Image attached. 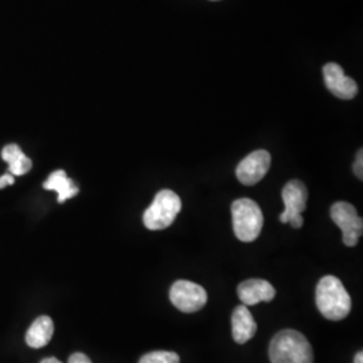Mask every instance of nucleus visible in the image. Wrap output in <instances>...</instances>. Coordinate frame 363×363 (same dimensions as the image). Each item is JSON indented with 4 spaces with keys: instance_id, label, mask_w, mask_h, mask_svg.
<instances>
[{
    "instance_id": "13",
    "label": "nucleus",
    "mask_w": 363,
    "mask_h": 363,
    "mask_svg": "<svg viewBox=\"0 0 363 363\" xmlns=\"http://www.w3.org/2000/svg\"><path fill=\"white\" fill-rule=\"evenodd\" d=\"M46 190H52L58 193V202L64 203L67 199L78 194V187L70 178H67L64 169H58L50 174L49 179L43 183Z\"/></svg>"
},
{
    "instance_id": "1",
    "label": "nucleus",
    "mask_w": 363,
    "mask_h": 363,
    "mask_svg": "<svg viewBox=\"0 0 363 363\" xmlns=\"http://www.w3.org/2000/svg\"><path fill=\"white\" fill-rule=\"evenodd\" d=\"M316 306L325 319L339 322L351 311V298L335 276H325L316 286Z\"/></svg>"
},
{
    "instance_id": "8",
    "label": "nucleus",
    "mask_w": 363,
    "mask_h": 363,
    "mask_svg": "<svg viewBox=\"0 0 363 363\" xmlns=\"http://www.w3.org/2000/svg\"><path fill=\"white\" fill-rule=\"evenodd\" d=\"M271 154L265 150L255 151L237 166L235 175L237 179L245 186H253L259 183L269 171L271 167Z\"/></svg>"
},
{
    "instance_id": "12",
    "label": "nucleus",
    "mask_w": 363,
    "mask_h": 363,
    "mask_svg": "<svg viewBox=\"0 0 363 363\" xmlns=\"http://www.w3.org/2000/svg\"><path fill=\"white\" fill-rule=\"evenodd\" d=\"M52 334L54 325L52 319L49 316H39L27 331V345L33 349L45 347L52 340Z\"/></svg>"
},
{
    "instance_id": "5",
    "label": "nucleus",
    "mask_w": 363,
    "mask_h": 363,
    "mask_svg": "<svg viewBox=\"0 0 363 363\" xmlns=\"http://www.w3.org/2000/svg\"><path fill=\"white\" fill-rule=\"evenodd\" d=\"M281 196L284 201V211L280 214V222L291 223L294 229H300L304 223L301 213L307 208L308 191L303 182L294 179L284 186Z\"/></svg>"
},
{
    "instance_id": "18",
    "label": "nucleus",
    "mask_w": 363,
    "mask_h": 363,
    "mask_svg": "<svg viewBox=\"0 0 363 363\" xmlns=\"http://www.w3.org/2000/svg\"><path fill=\"white\" fill-rule=\"evenodd\" d=\"M13 175L11 174H6V175H3V177H0V189H4L6 186H11L13 184Z\"/></svg>"
},
{
    "instance_id": "21",
    "label": "nucleus",
    "mask_w": 363,
    "mask_h": 363,
    "mask_svg": "<svg viewBox=\"0 0 363 363\" xmlns=\"http://www.w3.org/2000/svg\"><path fill=\"white\" fill-rule=\"evenodd\" d=\"M211 1H218V0H211Z\"/></svg>"
},
{
    "instance_id": "2",
    "label": "nucleus",
    "mask_w": 363,
    "mask_h": 363,
    "mask_svg": "<svg viewBox=\"0 0 363 363\" xmlns=\"http://www.w3.org/2000/svg\"><path fill=\"white\" fill-rule=\"evenodd\" d=\"M269 359L272 363H313V350L301 333L283 330L271 340Z\"/></svg>"
},
{
    "instance_id": "4",
    "label": "nucleus",
    "mask_w": 363,
    "mask_h": 363,
    "mask_svg": "<svg viewBox=\"0 0 363 363\" xmlns=\"http://www.w3.org/2000/svg\"><path fill=\"white\" fill-rule=\"evenodd\" d=\"M182 208L179 195L171 190L156 194L151 206L144 211V226L150 230H163L174 223Z\"/></svg>"
},
{
    "instance_id": "7",
    "label": "nucleus",
    "mask_w": 363,
    "mask_h": 363,
    "mask_svg": "<svg viewBox=\"0 0 363 363\" xmlns=\"http://www.w3.org/2000/svg\"><path fill=\"white\" fill-rule=\"evenodd\" d=\"M331 218L343 233V244L355 247L363 232V220L349 202H337L331 208Z\"/></svg>"
},
{
    "instance_id": "15",
    "label": "nucleus",
    "mask_w": 363,
    "mask_h": 363,
    "mask_svg": "<svg viewBox=\"0 0 363 363\" xmlns=\"http://www.w3.org/2000/svg\"><path fill=\"white\" fill-rule=\"evenodd\" d=\"M181 358L172 351H151L140 358L139 363H179Z\"/></svg>"
},
{
    "instance_id": "6",
    "label": "nucleus",
    "mask_w": 363,
    "mask_h": 363,
    "mask_svg": "<svg viewBox=\"0 0 363 363\" xmlns=\"http://www.w3.org/2000/svg\"><path fill=\"white\" fill-rule=\"evenodd\" d=\"M169 300L179 311L193 313L206 306L208 292L193 281L178 280L169 289Z\"/></svg>"
},
{
    "instance_id": "3",
    "label": "nucleus",
    "mask_w": 363,
    "mask_h": 363,
    "mask_svg": "<svg viewBox=\"0 0 363 363\" xmlns=\"http://www.w3.org/2000/svg\"><path fill=\"white\" fill-rule=\"evenodd\" d=\"M232 217L234 234L240 241L253 242L257 240L264 225V216L259 205L253 199L241 198L234 201Z\"/></svg>"
},
{
    "instance_id": "19",
    "label": "nucleus",
    "mask_w": 363,
    "mask_h": 363,
    "mask_svg": "<svg viewBox=\"0 0 363 363\" xmlns=\"http://www.w3.org/2000/svg\"><path fill=\"white\" fill-rule=\"evenodd\" d=\"M354 363H363V352L362 351H358L355 358H354Z\"/></svg>"
},
{
    "instance_id": "9",
    "label": "nucleus",
    "mask_w": 363,
    "mask_h": 363,
    "mask_svg": "<svg viewBox=\"0 0 363 363\" xmlns=\"http://www.w3.org/2000/svg\"><path fill=\"white\" fill-rule=\"evenodd\" d=\"M323 77L327 89L340 100H351L358 94V85L347 77L337 64L330 62L323 67Z\"/></svg>"
},
{
    "instance_id": "17",
    "label": "nucleus",
    "mask_w": 363,
    "mask_h": 363,
    "mask_svg": "<svg viewBox=\"0 0 363 363\" xmlns=\"http://www.w3.org/2000/svg\"><path fill=\"white\" fill-rule=\"evenodd\" d=\"M67 363H91L89 357H86L85 354L82 352H74L73 355H70Z\"/></svg>"
},
{
    "instance_id": "14",
    "label": "nucleus",
    "mask_w": 363,
    "mask_h": 363,
    "mask_svg": "<svg viewBox=\"0 0 363 363\" xmlns=\"http://www.w3.org/2000/svg\"><path fill=\"white\" fill-rule=\"evenodd\" d=\"M3 160H6L9 163V169H10V174L13 177H18V175H25L30 169H31V160L27 157L22 150L16 145V144H9L3 148Z\"/></svg>"
},
{
    "instance_id": "20",
    "label": "nucleus",
    "mask_w": 363,
    "mask_h": 363,
    "mask_svg": "<svg viewBox=\"0 0 363 363\" xmlns=\"http://www.w3.org/2000/svg\"><path fill=\"white\" fill-rule=\"evenodd\" d=\"M40 363H62L61 361H58L57 358H46V359H43Z\"/></svg>"
},
{
    "instance_id": "10",
    "label": "nucleus",
    "mask_w": 363,
    "mask_h": 363,
    "mask_svg": "<svg viewBox=\"0 0 363 363\" xmlns=\"http://www.w3.org/2000/svg\"><path fill=\"white\" fill-rule=\"evenodd\" d=\"M238 298L242 301L244 306H256L261 301H272L276 296L274 286L262 279H250L241 283L237 288Z\"/></svg>"
},
{
    "instance_id": "11",
    "label": "nucleus",
    "mask_w": 363,
    "mask_h": 363,
    "mask_svg": "<svg viewBox=\"0 0 363 363\" xmlns=\"http://www.w3.org/2000/svg\"><path fill=\"white\" fill-rule=\"evenodd\" d=\"M257 333V323L247 306L235 307L232 315V334L235 343L244 345Z\"/></svg>"
},
{
    "instance_id": "16",
    "label": "nucleus",
    "mask_w": 363,
    "mask_h": 363,
    "mask_svg": "<svg viewBox=\"0 0 363 363\" xmlns=\"http://www.w3.org/2000/svg\"><path fill=\"white\" fill-rule=\"evenodd\" d=\"M363 152L362 150H359V152L357 154V159L354 163V172L355 175L362 181L363 179Z\"/></svg>"
}]
</instances>
